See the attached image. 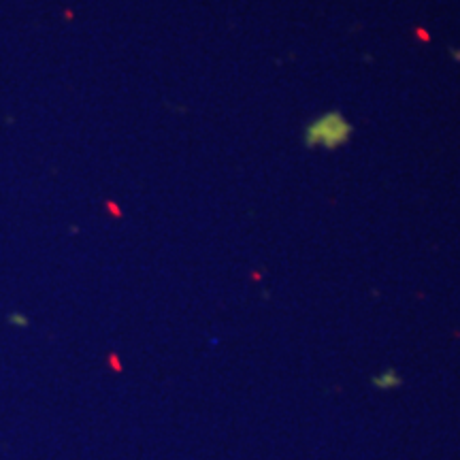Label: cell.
I'll use <instances>...</instances> for the list:
<instances>
[{"mask_svg":"<svg viewBox=\"0 0 460 460\" xmlns=\"http://www.w3.org/2000/svg\"><path fill=\"white\" fill-rule=\"evenodd\" d=\"M352 137V124L339 111H330L320 117H315L305 128V143L307 147H324L337 149Z\"/></svg>","mask_w":460,"mask_h":460,"instance_id":"6da1fadb","label":"cell"},{"mask_svg":"<svg viewBox=\"0 0 460 460\" xmlns=\"http://www.w3.org/2000/svg\"><path fill=\"white\" fill-rule=\"evenodd\" d=\"M416 34H418L420 38H422V41H428V38H431V36H428V34L424 32V30H416Z\"/></svg>","mask_w":460,"mask_h":460,"instance_id":"7a4b0ae2","label":"cell"},{"mask_svg":"<svg viewBox=\"0 0 460 460\" xmlns=\"http://www.w3.org/2000/svg\"><path fill=\"white\" fill-rule=\"evenodd\" d=\"M454 55H456V60H460V51H454Z\"/></svg>","mask_w":460,"mask_h":460,"instance_id":"3957f363","label":"cell"}]
</instances>
